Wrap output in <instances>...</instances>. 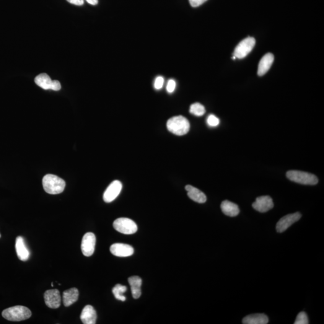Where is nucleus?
I'll use <instances>...</instances> for the list:
<instances>
[{"label":"nucleus","mask_w":324,"mask_h":324,"mask_svg":"<svg viewBox=\"0 0 324 324\" xmlns=\"http://www.w3.org/2000/svg\"><path fill=\"white\" fill-rule=\"evenodd\" d=\"M81 320L84 324H95L96 323L97 313L94 307L87 305L82 311Z\"/></svg>","instance_id":"obj_15"},{"label":"nucleus","mask_w":324,"mask_h":324,"mask_svg":"<svg viewBox=\"0 0 324 324\" xmlns=\"http://www.w3.org/2000/svg\"><path fill=\"white\" fill-rule=\"evenodd\" d=\"M274 61V56L271 53L266 54L259 62L258 75L259 76H263L267 72L273 64Z\"/></svg>","instance_id":"obj_17"},{"label":"nucleus","mask_w":324,"mask_h":324,"mask_svg":"<svg viewBox=\"0 0 324 324\" xmlns=\"http://www.w3.org/2000/svg\"><path fill=\"white\" fill-rule=\"evenodd\" d=\"M308 320L306 313L302 312L297 315L294 324H308Z\"/></svg>","instance_id":"obj_24"},{"label":"nucleus","mask_w":324,"mask_h":324,"mask_svg":"<svg viewBox=\"0 0 324 324\" xmlns=\"http://www.w3.org/2000/svg\"><path fill=\"white\" fill-rule=\"evenodd\" d=\"M35 82L38 87L44 90L59 91L61 89V84L57 80L53 81L46 74H41L35 77Z\"/></svg>","instance_id":"obj_7"},{"label":"nucleus","mask_w":324,"mask_h":324,"mask_svg":"<svg viewBox=\"0 0 324 324\" xmlns=\"http://www.w3.org/2000/svg\"><path fill=\"white\" fill-rule=\"evenodd\" d=\"M167 126L168 131L178 136L185 135L190 130L188 119L181 115L171 118L167 122Z\"/></svg>","instance_id":"obj_2"},{"label":"nucleus","mask_w":324,"mask_h":324,"mask_svg":"<svg viewBox=\"0 0 324 324\" xmlns=\"http://www.w3.org/2000/svg\"><path fill=\"white\" fill-rule=\"evenodd\" d=\"M43 187L46 193L51 194H59L64 190L66 182L58 176L47 174L43 178Z\"/></svg>","instance_id":"obj_1"},{"label":"nucleus","mask_w":324,"mask_h":324,"mask_svg":"<svg viewBox=\"0 0 324 324\" xmlns=\"http://www.w3.org/2000/svg\"><path fill=\"white\" fill-rule=\"evenodd\" d=\"M70 3L76 5V6H82L84 3V0H67Z\"/></svg>","instance_id":"obj_29"},{"label":"nucleus","mask_w":324,"mask_h":324,"mask_svg":"<svg viewBox=\"0 0 324 324\" xmlns=\"http://www.w3.org/2000/svg\"><path fill=\"white\" fill-rule=\"evenodd\" d=\"M127 291V287L120 284L116 285L113 289V292L115 299L121 302H125L126 298L123 294Z\"/></svg>","instance_id":"obj_22"},{"label":"nucleus","mask_w":324,"mask_h":324,"mask_svg":"<svg viewBox=\"0 0 324 324\" xmlns=\"http://www.w3.org/2000/svg\"><path fill=\"white\" fill-rule=\"evenodd\" d=\"M176 87V82L174 80L170 79L168 82L167 86V92L169 93H172L174 92Z\"/></svg>","instance_id":"obj_27"},{"label":"nucleus","mask_w":324,"mask_h":324,"mask_svg":"<svg viewBox=\"0 0 324 324\" xmlns=\"http://www.w3.org/2000/svg\"><path fill=\"white\" fill-rule=\"evenodd\" d=\"M220 208H221L222 212L228 216L235 217L240 213L239 207L237 205L229 201H223Z\"/></svg>","instance_id":"obj_19"},{"label":"nucleus","mask_w":324,"mask_h":324,"mask_svg":"<svg viewBox=\"0 0 324 324\" xmlns=\"http://www.w3.org/2000/svg\"><path fill=\"white\" fill-rule=\"evenodd\" d=\"M164 84V78L162 76H158L155 80L154 88L156 90H160Z\"/></svg>","instance_id":"obj_26"},{"label":"nucleus","mask_w":324,"mask_h":324,"mask_svg":"<svg viewBox=\"0 0 324 324\" xmlns=\"http://www.w3.org/2000/svg\"><path fill=\"white\" fill-rule=\"evenodd\" d=\"M190 113L197 116H201L206 113V109L204 106L199 103H194L190 107Z\"/></svg>","instance_id":"obj_23"},{"label":"nucleus","mask_w":324,"mask_h":324,"mask_svg":"<svg viewBox=\"0 0 324 324\" xmlns=\"http://www.w3.org/2000/svg\"><path fill=\"white\" fill-rule=\"evenodd\" d=\"M185 189L186 191H188V196L191 200L199 204L206 203L207 196L203 191L191 185L186 186Z\"/></svg>","instance_id":"obj_16"},{"label":"nucleus","mask_w":324,"mask_h":324,"mask_svg":"<svg viewBox=\"0 0 324 324\" xmlns=\"http://www.w3.org/2000/svg\"><path fill=\"white\" fill-rule=\"evenodd\" d=\"M286 177L293 182L304 185H315L318 183V179L312 173L300 171H289Z\"/></svg>","instance_id":"obj_4"},{"label":"nucleus","mask_w":324,"mask_h":324,"mask_svg":"<svg viewBox=\"0 0 324 324\" xmlns=\"http://www.w3.org/2000/svg\"><path fill=\"white\" fill-rule=\"evenodd\" d=\"M122 189V184L120 181L115 180L110 184L103 194V200L110 203L115 200L120 194Z\"/></svg>","instance_id":"obj_10"},{"label":"nucleus","mask_w":324,"mask_h":324,"mask_svg":"<svg viewBox=\"0 0 324 324\" xmlns=\"http://www.w3.org/2000/svg\"><path fill=\"white\" fill-rule=\"evenodd\" d=\"M128 282L131 287L132 296L134 299H138L141 295L142 279L138 276L129 277Z\"/></svg>","instance_id":"obj_18"},{"label":"nucleus","mask_w":324,"mask_h":324,"mask_svg":"<svg viewBox=\"0 0 324 324\" xmlns=\"http://www.w3.org/2000/svg\"><path fill=\"white\" fill-rule=\"evenodd\" d=\"M207 121L208 125L209 126L212 127V128L217 127L220 123L219 119L217 118V116L212 115V114H211V115H210L208 116Z\"/></svg>","instance_id":"obj_25"},{"label":"nucleus","mask_w":324,"mask_h":324,"mask_svg":"<svg viewBox=\"0 0 324 324\" xmlns=\"http://www.w3.org/2000/svg\"><path fill=\"white\" fill-rule=\"evenodd\" d=\"M87 2H89V4L95 6L98 4V0H86Z\"/></svg>","instance_id":"obj_30"},{"label":"nucleus","mask_w":324,"mask_h":324,"mask_svg":"<svg viewBox=\"0 0 324 324\" xmlns=\"http://www.w3.org/2000/svg\"><path fill=\"white\" fill-rule=\"evenodd\" d=\"M0 237H1V234H0Z\"/></svg>","instance_id":"obj_31"},{"label":"nucleus","mask_w":324,"mask_h":324,"mask_svg":"<svg viewBox=\"0 0 324 324\" xmlns=\"http://www.w3.org/2000/svg\"><path fill=\"white\" fill-rule=\"evenodd\" d=\"M207 0H189L191 6L197 7L204 3Z\"/></svg>","instance_id":"obj_28"},{"label":"nucleus","mask_w":324,"mask_h":324,"mask_svg":"<svg viewBox=\"0 0 324 324\" xmlns=\"http://www.w3.org/2000/svg\"><path fill=\"white\" fill-rule=\"evenodd\" d=\"M268 316L264 313H256L248 315L244 318V324H267L268 323Z\"/></svg>","instance_id":"obj_21"},{"label":"nucleus","mask_w":324,"mask_h":324,"mask_svg":"<svg viewBox=\"0 0 324 324\" xmlns=\"http://www.w3.org/2000/svg\"><path fill=\"white\" fill-rule=\"evenodd\" d=\"M113 227L118 232L126 235L133 234L138 230L135 222L124 217L116 219L114 222Z\"/></svg>","instance_id":"obj_5"},{"label":"nucleus","mask_w":324,"mask_h":324,"mask_svg":"<svg viewBox=\"0 0 324 324\" xmlns=\"http://www.w3.org/2000/svg\"><path fill=\"white\" fill-rule=\"evenodd\" d=\"M110 251L114 256L118 257H128L134 253L131 246L123 243H115L111 246Z\"/></svg>","instance_id":"obj_13"},{"label":"nucleus","mask_w":324,"mask_h":324,"mask_svg":"<svg viewBox=\"0 0 324 324\" xmlns=\"http://www.w3.org/2000/svg\"><path fill=\"white\" fill-rule=\"evenodd\" d=\"M95 242L96 238L92 232H88L82 238L81 243V250L85 256H91L95 252Z\"/></svg>","instance_id":"obj_8"},{"label":"nucleus","mask_w":324,"mask_h":324,"mask_svg":"<svg viewBox=\"0 0 324 324\" xmlns=\"http://www.w3.org/2000/svg\"><path fill=\"white\" fill-rule=\"evenodd\" d=\"M301 217H302V214L299 212L286 215L277 222L276 225L277 231L279 233L284 232L294 223L299 221Z\"/></svg>","instance_id":"obj_9"},{"label":"nucleus","mask_w":324,"mask_h":324,"mask_svg":"<svg viewBox=\"0 0 324 324\" xmlns=\"http://www.w3.org/2000/svg\"><path fill=\"white\" fill-rule=\"evenodd\" d=\"M79 291L76 287H73L64 291L63 295V304L65 307H69L78 300Z\"/></svg>","instance_id":"obj_20"},{"label":"nucleus","mask_w":324,"mask_h":324,"mask_svg":"<svg viewBox=\"0 0 324 324\" xmlns=\"http://www.w3.org/2000/svg\"><path fill=\"white\" fill-rule=\"evenodd\" d=\"M252 207L254 209L259 212H267L273 208V201L269 196L258 197L255 203L252 204Z\"/></svg>","instance_id":"obj_12"},{"label":"nucleus","mask_w":324,"mask_h":324,"mask_svg":"<svg viewBox=\"0 0 324 324\" xmlns=\"http://www.w3.org/2000/svg\"><path fill=\"white\" fill-rule=\"evenodd\" d=\"M45 304L49 308H57L61 305L60 293L58 289L48 290L44 294Z\"/></svg>","instance_id":"obj_11"},{"label":"nucleus","mask_w":324,"mask_h":324,"mask_svg":"<svg viewBox=\"0 0 324 324\" xmlns=\"http://www.w3.org/2000/svg\"><path fill=\"white\" fill-rule=\"evenodd\" d=\"M32 313L29 308L22 305L9 307L2 311V317L10 321H21L28 320Z\"/></svg>","instance_id":"obj_3"},{"label":"nucleus","mask_w":324,"mask_h":324,"mask_svg":"<svg viewBox=\"0 0 324 324\" xmlns=\"http://www.w3.org/2000/svg\"><path fill=\"white\" fill-rule=\"evenodd\" d=\"M15 248H16L18 258L20 261H27L30 257V253L27 246L25 245L24 238L21 237V236H19V237L17 238Z\"/></svg>","instance_id":"obj_14"},{"label":"nucleus","mask_w":324,"mask_h":324,"mask_svg":"<svg viewBox=\"0 0 324 324\" xmlns=\"http://www.w3.org/2000/svg\"><path fill=\"white\" fill-rule=\"evenodd\" d=\"M256 41L253 38L248 37L240 41L235 48L234 56L237 58H245L250 53L255 46Z\"/></svg>","instance_id":"obj_6"}]
</instances>
